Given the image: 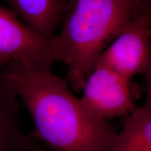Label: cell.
I'll return each mask as SVG.
<instances>
[{"label": "cell", "mask_w": 151, "mask_h": 151, "mask_svg": "<svg viewBox=\"0 0 151 151\" xmlns=\"http://www.w3.org/2000/svg\"><path fill=\"white\" fill-rule=\"evenodd\" d=\"M9 78L35 125V135L52 151H109L116 129L87 111L66 80L51 69L13 62Z\"/></svg>", "instance_id": "6da1fadb"}, {"label": "cell", "mask_w": 151, "mask_h": 151, "mask_svg": "<svg viewBox=\"0 0 151 151\" xmlns=\"http://www.w3.org/2000/svg\"><path fill=\"white\" fill-rule=\"evenodd\" d=\"M151 0H69L59 33L48 39L55 62L67 68L71 90H82L104 50Z\"/></svg>", "instance_id": "7a4b0ae2"}, {"label": "cell", "mask_w": 151, "mask_h": 151, "mask_svg": "<svg viewBox=\"0 0 151 151\" xmlns=\"http://www.w3.org/2000/svg\"><path fill=\"white\" fill-rule=\"evenodd\" d=\"M151 59V3L128 22L101 52L95 66L116 71L131 81L144 73Z\"/></svg>", "instance_id": "3957f363"}, {"label": "cell", "mask_w": 151, "mask_h": 151, "mask_svg": "<svg viewBox=\"0 0 151 151\" xmlns=\"http://www.w3.org/2000/svg\"><path fill=\"white\" fill-rule=\"evenodd\" d=\"M130 82L110 69L95 66L85 81L81 102L90 114L99 120L108 121L128 116L137 109Z\"/></svg>", "instance_id": "277c9868"}, {"label": "cell", "mask_w": 151, "mask_h": 151, "mask_svg": "<svg viewBox=\"0 0 151 151\" xmlns=\"http://www.w3.org/2000/svg\"><path fill=\"white\" fill-rule=\"evenodd\" d=\"M13 62L51 69L55 60L48 39L27 27L11 9L0 6V66Z\"/></svg>", "instance_id": "5b68a950"}, {"label": "cell", "mask_w": 151, "mask_h": 151, "mask_svg": "<svg viewBox=\"0 0 151 151\" xmlns=\"http://www.w3.org/2000/svg\"><path fill=\"white\" fill-rule=\"evenodd\" d=\"M6 66H0V151H42L22 129L20 100Z\"/></svg>", "instance_id": "8992f818"}, {"label": "cell", "mask_w": 151, "mask_h": 151, "mask_svg": "<svg viewBox=\"0 0 151 151\" xmlns=\"http://www.w3.org/2000/svg\"><path fill=\"white\" fill-rule=\"evenodd\" d=\"M27 27L44 39L55 35L61 22L65 0H5Z\"/></svg>", "instance_id": "52a82bcc"}, {"label": "cell", "mask_w": 151, "mask_h": 151, "mask_svg": "<svg viewBox=\"0 0 151 151\" xmlns=\"http://www.w3.org/2000/svg\"><path fill=\"white\" fill-rule=\"evenodd\" d=\"M109 151H151V114L143 106L128 116Z\"/></svg>", "instance_id": "ba28073f"}, {"label": "cell", "mask_w": 151, "mask_h": 151, "mask_svg": "<svg viewBox=\"0 0 151 151\" xmlns=\"http://www.w3.org/2000/svg\"><path fill=\"white\" fill-rule=\"evenodd\" d=\"M143 74L145 75L147 83V95L146 99L143 107L151 114V59L149 62L148 67Z\"/></svg>", "instance_id": "9c48e42d"}]
</instances>
